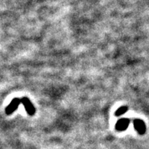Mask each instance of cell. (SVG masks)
<instances>
[{"label": "cell", "mask_w": 149, "mask_h": 149, "mask_svg": "<svg viewBox=\"0 0 149 149\" xmlns=\"http://www.w3.org/2000/svg\"><path fill=\"white\" fill-rule=\"evenodd\" d=\"M21 99V104L24 105L25 109H26L27 114L30 116H33L36 113V108L34 107L33 104H32V102L30 101V100L26 97H24Z\"/></svg>", "instance_id": "6da1fadb"}, {"label": "cell", "mask_w": 149, "mask_h": 149, "mask_svg": "<svg viewBox=\"0 0 149 149\" xmlns=\"http://www.w3.org/2000/svg\"><path fill=\"white\" fill-rule=\"evenodd\" d=\"M21 104V98H14L11 100L8 105L7 106V107L6 108V113L7 115H10L11 113L15 112L16 109L18 108L19 105Z\"/></svg>", "instance_id": "7a4b0ae2"}, {"label": "cell", "mask_w": 149, "mask_h": 149, "mask_svg": "<svg viewBox=\"0 0 149 149\" xmlns=\"http://www.w3.org/2000/svg\"><path fill=\"white\" fill-rule=\"evenodd\" d=\"M135 129L139 135H144L146 132V125L142 119H135L133 120Z\"/></svg>", "instance_id": "3957f363"}, {"label": "cell", "mask_w": 149, "mask_h": 149, "mask_svg": "<svg viewBox=\"0 0 149 149\" xmlns=\"http://www.w3.org/2000/svg\"><path fill=\"white\" fill-rule=\"evenodd\" d=\"M130 123V120L128 118H121V119H118L116 123L115 129L118 132H123V131L127 130Z\"/></svg>", "instance_id": "277c9868"}, {"label": "cell", "mask_w": 149, "mask_h": 149, "mask_svg": "<svg viewBox=\"0 0 149 149\" xmlns=\"http://www.w3.org/2000/svg\"><path fill=\"white\" fill-rule=\"evenodd\" d=\"M127 111H128V107L127 106H122L116 110L115 116L116 117H120V116L125 114Z\"/></svg>", "instance_id": "5b68a950"}]
</instances>
